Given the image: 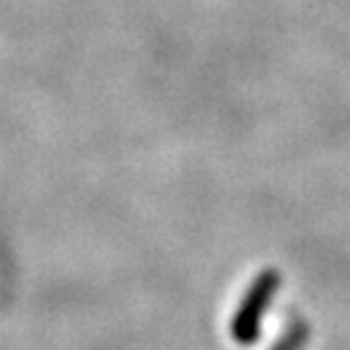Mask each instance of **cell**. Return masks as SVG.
I'll return each instance as SVG.
<instances>
[{"label":"cell","mask_w":350,"mask_h":350,"mask_svg":"<svg viewBox=\"0 0 350 350\" xmlns=\"http://www.w3.org/2000/svg\"><path fill=\"white\" fill-rule=\"evenodd\" d=\"M278 283H280V278H278L275 273H270V270L254 280V286L250 288L247 299L241 301V306H239V312H237V319H234V325H231V332H234V340H237V342L250 345V342L257 340L265 306L273 299V291L278 288Z\"/></svg>","instance_id":"1"}]
</instances>
